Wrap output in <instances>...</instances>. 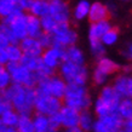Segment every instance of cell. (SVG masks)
<instances>
[{"label":"cell","mask_w":132,"mask_h":132,"mask_svg":"<svg viewBox=\"0 0 132 132\" xmlns=\"http://www.w3.org/2000/svg\"><path fill=\"white\" fill-rule=\"evenodd\" d=\"M62 101L64 105H68L79 112L90 109L93 103L87 86L79 84H67V88Z\"/></svg>","instance_id":"cell-4"},{"label":"cell","mask_w":132,"mask_h":132,"mask_svg":"<svg viewBox=\"0 0 132 132\" xmlns=\"http://www.w3.org/2000/svg\"><path fill=\"white\" fill-rule=\"evenodd\" d=\"M79 115H80L79 110L63 104L62 108L58 110L61 128H64L65 131H68V130L78 127V125H79Z\"/></svg>","instance_id":"cell-12"},{"label":"cell","mask_w":132,"mask_h":132,"mask_svg":"<svg viewBox=\"0 0 132 132\" xmlns=\"http://www.w3.org/2000/svg\"><path fill=\"white\" fill-rule=\"evenodd\" d=\"M0 132H16V127H11V126L3 125V126L0 127Z\"/></svg>","instance_id":"cell-46"},{"label":"cell","mask_w":132,"mask_h":132,"mask_svg":"<svg viewBox=\"0 0 132 132\" xmlns=\"http://www.w3.org/2000/svg\"><path fill=\"white\" fill-rule=\"evenodd\" d=\"M1 97L11 102L12 108L20 115H32L36 98L35 87H27L12 82L7 88L1 91Z\"/></svg>","instance_id":"cell-1"},{"label":"cell","mask_w":132,"mask_h":132,"mask_svg":"<svg viewBox=\"0 0 132 132\" xmlns=\"http://www.w3.org/2000/svg\"><path fill=\"white\" fill-rule=\"evenodd\" d=\"M52 38H53V45L62 48L76 45L79 40L78 32L70 26V23H58L56 29L52 32Z\"/></svg>","instance_id":"cell-8"},{"label":"cell","mask_w":132,"mask_h":132,"mask_svg":"<svg viewBox=\"0 0 132 132\" xmlns=\"http://www.w3.org/2000/svg\"><path fill=\"white\" fill-rule=\"evenodd\" d=\"M5 50L7 53L9 62H20L22 56H23V52H22L18 44H9V46Z\"/></svg>","instance_id":"cell-33"},{"label":"cell","mask_w":132,"mask_h":132,"mask_svg":"<svg viewBox=\"0 0 132 132\" xmlns=\"http://www.w3.org/2000/svg\"><path fill=\"white\" fill-rule=\"evenodd\" d=\"M20 9L21 7L18 5V0H0V20L6 18Z\"/></svg>","instance_id":"cell-26"},{"label":"cell","mask_w":132,"mask_h":132,"mask_svg":"<svg viewBox=\"0 0 132 132\" xmlns=\"http://www.w3.org/2000/svg\"><path fill=\"white\" fill-rule=\"evenodd\" d=\"M91 3L88 0H79L74 7L72 9V18L76 22H81L84 20H87L88 11H90Z\"/></svg>","instance_id":"cell-21"},{"label":"cell","mask_w":132,"mask_h":132,"mask_svg":"<svg viewBox=\"0 0 132 132\" xmlns=\"http://www.w3.org/2000/svg\"><path fill=\"white\" fill-rule=\"evenodd\" d=\"M90 79H91V81L96 85V86L102 87L103 85L108 84L110 76L107 75L105 73H103L102 70H100L98 68H96V67H95V69H93V70H92V73L90 74Z\"/></svg>","instance_id":"cell-32"},{"label":"cell","mask_w":132,"mask_h":132,"mask_svg":"<svg viewBox=\"0 0 132 132\" xmlns=\"http://www.w3.org/2000/svg\"><path fill=\"white\" fill-rule=\"evenodd\" d=\"M67 132H85V131H82L80 127H75V128H72V130H68Z\"/></svg>","instance_id":"cell-48"},{"label":"cell","mask_w":132,"mask_h":132,"mask_svg":"<svg viewBox=\"0 0 132 132\" xmlns=\"http://www.w3.org/2000/svg\"><path fill=\"white\" fill-rule=\"evenodd\" d=\"M3 125H4V124H3V122H1V120H0V127H1V126H3Z\"/></svg>","instance_id":"cell-49"},{"label":"cell","mask_w":132,"mask_h":132,"mask_svg":"<svg viewBox=\"0 0 132 132\" xmlns=\"http://www.w3.org/2000/svg\"><path fill=\"white\" fill-rule=\"evenodd\" d=\"M63 61H69L78 64H86V57H85L84 51L76 45H72L69 47L64 48Z\"/></svg>","instance_id":"cell-20"},{"label":"cell","mask_w":132,"mask_h":132,"mask_svg":"<svg viewBox=\"0 0 132 132\" xmlns=\"http://www.w3.org/2000/svg\"><path fill=\"white\" fill-rule=\"evenodd\" d=\"M33 124H34V132H60L58 128L51 126L47 115L35 113V115L33 116Z\"/></svg>","instance_id":"cell-19"},{"label":"cell","mask_w":132,"mask_h":132,"mask_svg":"<svg viewBox=\"0 0 132 132\" xmlns=\"http://www.w3.org/2000/svg\"><path fill=\"white\" fill-rule=\"evenodd\" d=\"M0 22H1V20H0Z\"/></svg>","instance_id":"cell-55"},{"label":"cell","mask_w":132,"mask_h":132,"mask_svg":"<svg viewBox=\"0 0 132 132\" xmlns=\"http://www.w3.org/2000/svg\"><path fill=\"white\" fill-rule=\"evenodd\" d=\"M96 120H97L96 115L92 112H90V109L81 110L80 115H79V125H78V127H80L85 132H92L93 126L96 124Z\"/></svg>","instance_id":"cell-22"},{"label":"cell","mask_w":132,"mask_h":132,"mask_svg":"<svg viewBox=\"0 0 132 132\" xmlns=\"http://www.w3.org/2000/svg\"><path fill=\"white\" fill-rule=\"evenodd\" d=\"M110 12L108 10L107 4H103L101 1H93L90 5V11H88L87 20L91 22H98V21L109 20Z\"/></svg>","instance_id":"cell-15"},{"label":"cell","mask_w":132,"mask_h":132,"mask_svg":"<svg viewBox=\"0 0 132 132\" xmlns=\"http://www.w3.org/2000/svg\"><path fill=\"white\" fill-rule=\"evenodd\" d=\"M18 118H20V114L15 110V109H10L7 112L3 113L0 115V120L4 125L6 126H11V127H16L17 122H18Z\"/></svg>","instance_id":"cell-31"},{"label":"cell","mask_w":132,"mask_h":132,"mask_svg":"<svg viewBox=\"0 0 132 132\" xmlns=\"http://www.w3.org/2000/svg\"><path fill=\"white\" fill-rule=\"evenodd\" d=\"M26 24H27V35L33 36V38H38L43 33V28H41V22L39 17L27 13L26 17Z\"/></svg>","instance_id":"cell-23"},{"label":"cell","mask_w":132,"mask_h":132,"mask_svg":"<svg viewBox=\"0 0 132 132\" xmlns=\"http://www.w3.org/2000/svg\"><path fill=\"white\" fill-rule=\"evenodd\" d=\"M32 3V0H18V5H20V7L23 10V11H28V7L29 5Z\"/></svg>","instance_id":"cell-43"},{"label":"cell","mask_w":132,"mask_h":132,"mask_svg":"<svg viewBox=\"0 0 132 132\" xmlns=\"http://www.w3.org/2000/svg\"><path fill=\"white\" fill-rule=\"evenodd\" d=\"M47 1H53V0H47Z\"/></svg>","instance_id":"cell-52"},{"label":"cell","mask_w":132,"mask_h":132,"mask_svg":"<svg viewBox=\"0 0 132 132\" xmlns=\"http://www.w3.org/2000/svg\"><path fill=\"white\" fill-rule=\"evenodd\" d=\"M40 22H41V28H43V32H46V33H50L52 34V32L56 29V27L58 26L56 21L53 20L50 15H46V16L41 17L40 18Z\"/></svg>","instance_id":"cell-35"},{"label":"cell","mask_w":132,"mask_h":132,"mask_svg":"<svg viewBox=\"0 0 132 132\" xmlns=\"http://www.w3.org/2000/svg\"><path fill=\"white\" fill-rule=\"evenodd\" d=\"M48 15L57 23H70L72 7L67 0H53V1H50Z\"/></svg>","instance_id":"cell-10"},{"label":"cell","mask_w":132,"mask_h":132,"mask_svg":"<svg viewBox=\"0 0 132 132\" xmlns=\"http://www.w3.org/2000/svg\"><path fill=\"white\" fill-rule=\"evenodd\" d=\"M57 70L67 84L87 85L90 80V72L86 64H78L69 61H63Z\"/></svg>","instance_id":"cell-5"},{"label":"cell","mask_w":132,"mask_h":132,"mask_svg":"<svg viewBox=\"0 0 132 132\" xmlns=\"http://www.w3.org/2000/svg\"><path fill=\"white\" fill-rule=\"evenodd\" d=\"M9 44H10L9 39L0 32V48H6L9 46Z\"/></svg>","instance_id":"cell-41"},{"label":"cell","mask_w":132,"mask_h":132,"mask_svg":"<svg viewBox=\"0 0 132 132\" xmlns=\"http://www.w3.org/2000/svg\"><path fill=\"white\" fill-rule=\"evenodd\" d=\"M38 40H39L40 45L44 48H47L53 45V38H52V34H50V33L43 32L40 35L38 36Z\"/></svg>","instance_id":"cell-37"},{"label":"cell","mask_w":132,"mask_h":132,"mask_svg":"<svg viewBox=\"0 0 132 132\" xmlns=\"http://www.w3.org/2000/svg\"><path fill=\"white\" fill-rule=\"evenodd\" d=\"M6 68L10 72L12 82L23 85L27 87H35L38 82L35 74L27 67H24L23 64H21L20 62H9L6 64Z\"/></svg>","instance_id":"cell-7"},{"label":"cell","mask_w":132,"mask_h":132,"mask_svg":"<svg viewBox=\"0 0 132 132\" xmlns=\"http://www.w3.org/2000/svg\"><path fill=\"white\" fill-rule=\"evenodd\" d=\"M21 50L23 52V55H28V56H36L40 57L44 47L40 45L38 38H33V36H26L18 43Z\"/></svg>","instance_id":"cell-14"},{"label":"cell","mask_w":132,"mask_h":132,"mask_svg":"<svg viewBox=\"0 0 132 132\" xmlns=\"http://www.w3.org/2000/svg\"><path fill=\"white\" fill-rule=\"evenodd\" d=\"M34 74H35V76H36V80L39 81V80H41V79H45V78H48V76L56 74V70L50 68V67H47V65L43 62L41 65L39 67V69H38Z\"/></svg>","instance_id":"cell-36"},{"label":"cell","mask_w":132,"mask_h":132,"mask_svg":"<svg viewBox=\"0 0 132 132\" xmlns=\"http://www.w3.org/2000/svg\"><path fill=\"white\" fill-rule=\"evenodd\" d=\"M96 61V68H98L109 76L115 75L121 70V64H119L115 60H113L110 57L103 56Z\"/></svg>","instance_id":"cell-17"},{"label":"cell","mask_w":132,"mask_h":132,"mask_svg":"<svg viewBox=\"0 0 132 132\" xmlns=\"http://www.w3.org/2000/svg\"><path fill=\"white\" fill-rule=\"evenodd\" d=\"M116 113L126 120L132 118V98H121L116 109Z\"/></svg>","instance_id":"cell-27"},{"label":"cell","mask_w":132,"mask_h":132,"mask_svg":"<svg viewBox=\"0 0 132 132\" xmlns=\"http://www.w3.org/2000/svg\"><path fill=\"white\" fill-rule=\"evenodd\" d=\"M88 50H90V55L95 60L105 56L107 53V46L102 43L101 39H88Z\"/></svg>","instance_id":"cell-25"},{"label":"cell","mask_w":132,"mask_h":132,"mask_svg":"<svg viewBox=\"0 0 132 132\" xmlns=\"http://www.w3.org/2000/svg\"><path fill=\"white\" fill-rule=\"evenodd\" d=\"M120 132H125V131H124V130H121V131H120Z\"/></svg>","instance_id":"cell-51"},{"label":"cell","mask_w":132,"mask_h":132,"mask_svg":"<svg viewBox=\"0 0 132 132\" xmlns=\"http://www.w3.org/2000/svg\"><path fill=\"white\" fill-rule=\"evenodd\" d=\"M121 55L127 62H132V41L125 45L124 50L121 51Z\"/></svg>","instance_id":"cell-38"},{"label":"cell","mask_w":132,"mask_h":132,"mask_svg":"<svg viewBox=\"0 0 132 132\" xmlns=\"http://www.w3.org/2000/svg\"><path fill=\"white\" fill-rule=\"evenodd\" d=\"M67 88V82L64 79L58 74H53V75L41 79L36 82L35 85V91L36 93H44V95H51L57 98H63L64 92Z\"/></svg>","instance_id":"cell-6"},{"label":"cell","mask_w":132,"mask_h":132,"mask_svg":"<svg viewBox=\"0 0 132 132\" xmlns=\"http://www.w3.org/2000/svg\"><path fill=\"white\" fill-rule=\"evenodd\" d=\"M63 105V101L51 95L36 93L35 103H34V112L38 114L51 116L56 114Z\"/></svg>","instance_id":"cell-9"},{"label":"cell","mask_w":132,"mask_h":132,"mask_svg":"<svg viewBox=\"0 0 132 132\" xmlns=\"http://www.w3.org/2000/svg\"><path fill=\"white\" fill-rule=\"evenodd\" d=\"M48 6H50V1L47 0H32L27 12L41 18L48 15Z\"/></svg>","instance_id":"cell-24"},{"label":"cell","mask_w":132,"mask_h":132,"mask_svg":"<svg viewBox=\"0 0 132 132\" xmlns=\"http://www.w3.org/2000/svg\"><path fill=\"white\" fill-rule=\"evenodd\" d=\"M113 26L109 22V20H103L98 21V22H91L90 27L87 30V36L88 39H101L103 34L109 28H112Z\"/></svg>","instance_id":"cell-18"},{"label":"cell","mask_w":132,"mask_h":132,"mask_svg":"<svg viewBox=\"0 0 132 132\" xmlns=\"http://www.w3.org/2000/svg\"><path fill=\"white\" fill-rule=\"evenodd\" d=\"M124 1H130V0H124Z\"/></svg>","instance_id":"cell-53"},{"label":"cell","mask_w":132,"mask_h":132,"mask_svg":"<svg viewBox=\"0 0 132 132\" xmlns=\"http://www.w3.org/2000/svg\"><path fill=\"white\" fill-rule=\"evenodd\" d=\"M107 6H108V10H109V12H110V15H112L113 12L116 11V6L114 4H107Z\"/></svg>","instance_id":"cell-47"},{"label":"cell","mask_w":132,"mask_h":132,"mask_svg":"<svg viewBox=\"0 0 132 132\" xmlns=\"http://www.w3.org/2000/svg\"><path fill=\"white\" fill-rule=\"evenodd\" d=\"M120 39V33L116 28L112 27L109 28L107 32L103 34V36L101 38V40L107 47H110V46H114V45L118 44V41Z\"/></svg>","instance_id":"cell-28"},{"label":"cell","mask_w":132,"mask_h":132,"mask_svg":"<svg viewBox=\"0 0 132 132\" xmlns=\"http://www.w3.org/2000/svg\"><path fill=\"white\" fill-rule=\"evenodd\" d=\"M20 63L23 64L24 67H27L29 70H32V72L35 73L36 70L39 69V67L41 65V63H43V60H41V57L23 55L20 61Z\"/></svg>","instance_id":"cell-29"},{"label":"cell","mask_w":132,"mask_h":132,"mask_svg":"<svg viewBox=\"0 0 132 132\" xmlns=\"http://www.w3.org/2000/svg\"><path fill=\"white\" fill-rule=\"evenodd\" d=\"M121 72L126 74H132V62H127L125 65H121Z\"/></svg>","instance_id":"cell-45"},{"label":"cell","mask_w":132,"mask_h":132,"mask_svg":"<svg viewBox=\"0 0 132 132\" xmlns=\"http://www.w3.org/2000/svg\"><path fill=\"white\" fill-rule=\"evenodd\" d=\"M10 109H13V108H12L11 102L1 97V100H0V115H1L3 113H5V112H7V110H10Z\"/></svg>","instance_id":"cell-39"},{"label":"cell","mask_w":132,"mask_h":132,"mask_svg":"<svg viewBox=\"0 0 132 132\" xmlns=\"http://www.w3.org/2000/svg\"><path fill=\"white\" fill-rule=\"evenodd\" d=\"M9 63L7 53L5 48H0V65H6Z\"/></svg>","instance_id":"cell-40"},{"label":"cell","mask_w":132,"mask_h":132,"mask_svg":"<svg viewBox=\"0 0 132 132\" xmlns=\"http://www.w3.org/2000/svg\"><path fill=\"white\" fill-rule=\"evenodd\" d=\"M112 85L121 98H132V74H116Z\"/></svg>","instance_id":"cell-13"},{"label":"cell","mask_w":132,"mask_h":132,"mask_svg":"<svg viewBox=\"0 0 132 132\" xmlns=\"http://www.w3.org/2000/svg\"><path fill=\"white\" fill-rule=\"evenodd\" d=\"M92 132H107V130L104 128V126L102 125V122H101L98 119L96 120V124H95V126H93V130H92Z\"/></svg>","instance_id":"cell-42"},{"label":"cell","mask_w":132,"mask_h":132,"mask_svg":"<svg viewBox=\"0 0 132 132\" xmlns=\"http://www.w3.org/2000/svg\"><path fill=\"white\" fill-rule=\"evenodd\" d=\"M102 122L107 132H120L124 127V119L118 113H112L102 118H97Z\"/></svg>","instance_id":"cell-16"},{"label":"cell","mask_w":132,"mask_h":132,"mask_svg":"<svg viewBox=\"0 0 132 132\" xmlns=\"http://www.w3.org/2000/svg\"><path fill=\"white\" fill-rule=\"evenodd\" d=\"M12 84L11 75L7 70L6 65H0V91L7 88Z\"/></svg>","instance_id":"cell-34"},{"label":"cell","mask_w":132,"mask_h":132,"mask_svg":"<svg viewBox=\"0 0 132 132\" xmlns=\"http://www.w3.org/2000/svg\"><path fill=\"white\" fill-rule=\"evenodd\" d=\"M0 100H1V91H0Z\"/></svg>","instance_id":"cell-50"},{"label":"cell","mask_w":132,"mask_h":132,"mask_svg":"<svg viewBox=\"0 0 132 132\" xmlns=\"http://www.w3.org/2000/svg\"><path fill=\"white\" fill-rule=\"evenodd\" d=\"M16 132H18V131H17V130H16Z\"/></svg>","instance_id":"cell-54"},{"label":"cell","mask_w":132,"mask_h":132,"mask_svg":"<svg viewBox=\"0 0 132 132\" xmlns=\"http://www.w3.org/2000/svg\"><path fill=\"white\" fill-rule=\"evenodd\" d=\"M41 60L47 67L57 70L61 63L63 62L64 58V48L52 45L47 48H44V51L41 53Z\"/></svg>","instance_id":"cell-11"},{"label":"cell","mask_w":132,"mask_h":132,"mask_svg":"<svg viewBox=\"0 0 132 132\" xmlns=\"http://www.w3.org/2000/svg\"><path fill=\"white\" fill-rule=\"evenodd\" d=\"M27 12L23 10H17L0 22V32L9 39L10 44H18L27 35L26 24Z\"/></svg>","instance_id":"cell-2"},{"label":"cell","mask_w":132,"mask_h":132,"mask_svg":"<svg viewBox=\"0 0 132 132\" xmlns=\"http://www.w3.org/2000/svg\"><path fill=\"white\" fill-rule=\"evenodd\" d=\"M120 100L121 97L119 96V93L116 92L113 85H103L101 87L97 98L92 103L93 114L97 118H102V116H105L108 114L115 113Z\"/></svg>","instance_id":"cell-3"},{"label":"cell","mask_w":132,"mask_h":132,"mask_svg":"<svg viewBox=\"0 0 132 132\" xmlns=\"http://www.w3.org/2000/svg\"><path fill=\"white\" fill-rule=\"evenodd\" d=\"M16 130L18 132H34L32 115H20L18 122L16 125Z\"/></svg>","instance_id":"cell-30"},{"label":"cell","mask_w":132,"mask_h":132,"mask_svg":"<svg viewBox=\"0 0 132 132\" xmlns=\"http://www.w3.org/2000/svg\"><path fill=\"white\" fill-rule=\"evenodd\" d=\"M125 132H132V118L124 120V127H122Z\"/></svg>","instance_id":"cell-44"}]
</instances>
